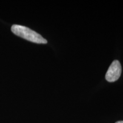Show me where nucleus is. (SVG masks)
<instances>
[{
	"instance_id": "7ed1b4c3",
	"label": "nucleus",
	"mask_w": 123,
	"mask_h": 123,
	"mask_svg": "<svg viewBox=\"0 0 123 123\" xmlns=\"http://www.w3.org/2000/svg\"><path fill=\"white\" fill-rule=\"evenodd\" d=\"M116 123H123V121H119L117 122H116Z\"/></svg>"
},
{
	"instance_id": "f03ea898",
	"label": "nucleus",
	"mask_w": 123,
	"mask_h": 123,
	"mask_svg": "<svg viewBox=\"0 0 123 123\" xmlns=\"http://www.w3.org/2000/svg\"><path fill=\"white\" fill-rule=\"evenodd\" d=\"M121 66L117 60L112 63L105 74V79L109 82H114L117 80L121 76Z\"/></svg>"
},
{
	"instance_id": "f257e3e1",
	"label": "nucleus",
	"mask_w": 123,
	"mask_h": 123,
	"mask_svg": "<svg viewBox=\"0 0 123 123\" xmlns=\"http://www.w3.org/2000/svg\"><path fill=\"white\" fill-rule=\"evenodd\" d=\"M11 30L15 35L30 42L38 44H46L47 43V40L39 34L24 26L13 25Z\"/></svg>"
}]
</instances>
